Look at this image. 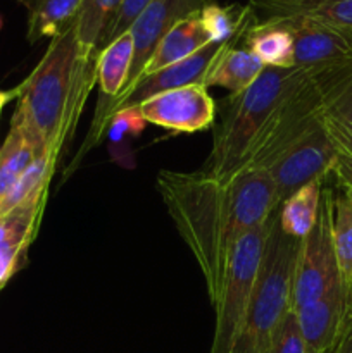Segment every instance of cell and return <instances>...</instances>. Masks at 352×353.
Instances as JSON below:
<instances>
[{"instance_id": "cell-1", "label": "cell", "mask_w": 352, "mask_h": 353, "mask_svg": "<svg viewBox=\"0 0 352 353\" xmlns=\"http://www.w3.org/2000/svg\"><path fill=\"white\" fill-rule=\"evenodd\" d=\"M155 185L176 231L195 257L214 305L237 241L280 209L275 183L264 169L244 168L228 179L206 171L164 169Z\"/></svg>"}, {"instance_id": "cell-2", "label": "cell", "mask_w": 352, "mask_h": 353, "mask_svg": "<svg viewBox=\"0 0 352 353\" xmlns=\"http://www.w3.org/2000/svg\"><path fill=\"white\" fill-rule=\"evenodd\" d=\"M95 81L97 55L79 43L75 23L69 24L16 86L17 107L10 124L21 128L41 152L59 155L75 134Z\"/></svg>"}, {"instance_id": "cell-3", "label": "cell", "mask_w": 352, "mask_h": 353, "mask_svg": "<svg viewBox=\"0 0 352 353\" xmlns=\"http://www.w3.org/2000/svg\"><path fill=\"white\" fill-rule=\"evenodd\" d=\"M309 71L297 68H266L240 93L221 102L219 121L214 123L213 150L202 171L228 179L247 165L259 133L276 107L307 78Z\"/></svg>"}, {"instance_id": "cell-4", "label": "cell", "mask_w": 352, "mask_h": 353, "mask_svg": "<svg viewBox=\"0 0 352 353\" xmlns=\"http://www.w3.org/2000/svg\"><path fill=\"white\" fill-rule=\"evenodd\" d=\"M278 210L269 228L254 295L231 353L271 352L280 324L292 307L293 271L300 240L283 233Z\"/></svg>"}, {"instance_id": "cell-5", "label": "cell", "mask_w": 352, "mask_h": 353, "mask_svg": "<svg viewBox=\"0 0 352 353\" xmlns=\"http://www.w3.org/2000/svg\"><path fill=\"white\" fill-rule=\"evenodd\" d=\"M273 216L262 226L244 234L231 252L223 288L213 305L216 310V324L209 353H231L254 295Z\"/></svg>"}, {"instance_id": "cell-6", "label": "cell", "mask_w": 352, "mask_h": 353, "mask_svg": "<svg viewBox=\"0 0 352 353\" xmlns=\"http://www.w3.org/2000/svg\"><path fill=\"white\" fill-rule=\"evenodd\" d=\"M214 3V0H150L148 6L140 12L128 31L133 38V62H131L130 78L123 92L113 102L99 103L97 117L92 124V131L88 133V141L97 143L104 137V130L109 121V114L117 103L123 102L140 79L145 64L150 59L161 38L179 21L190 16L200 14V10Z\"/></svg>"}, {"instance_id": "cell-7", "label": "cell", "mask_w": 352, "mask_h": 353, "mask_svg": "<svg viewBox=\"0 0 352 353\" xmlns=\"http://www.w3.org/2000/svg\"><path fill=\"white\" fill-rule=\"evenodd\" d=\"M321 119V95L309 72L307 78L271 114L259 133L245 168L266 169L285 148L299 140Z\"/></svg>"}, {"instance_id": "cell-8", "label": "cell", "mask_w": 352, "mask_h": 353, "mask_svg": "<svg viewBox=\"0 0 352 353\" xmlns=\"http://www.w3.org/2000/svg\"><path fill=\"white\" fill-rule=\"evenodd\" d=\"M338 268L331 234L330 188L323 186L321 207L313 230L300 240L292 285V309L314 302L338 285Z\"/></svg>"}, {"instance_id": "cell-9", "label": "cell", "mask_w": 352, "mask_h": 353, "mask_svg": "<svg viewBox=\"0 0 352 353\" xmlns=\"http://www.w3.org/2000/svg\"><path fill=\"white\" fill-rule=\"evenodd\" d=\"M337 164V148L328 137L324 119L314 124L264 169L275 183L282 205L292 193L316 179H326Z\"/></svg>"}, {"instance_id": "cell-10", "label": "cell", "mask_w": 352, "mask_h": 353, "mask_svg": "<svg viewBox=\"0 0 352 353\" xmlns=\"http://www.w3.org/2000/svg\"><path fill=\"white\" fill-rule=\"evenodd\" d=\"M138 107L147 123L175 133H197L216 123L217 105L204 83L155 93Z\"/></svg>"}, {"instance_id": "cell-11", "label": "cell", "mask_w": 352, "mask_h": 353, "mask_svg": "<svg viewBox=\"0 0 352 353\" xmlns=\"http://www.w3.org/2000/svg\"><path fill=\"white\" fill-rule=\"evenodd\" d=\"M293 38V65L309 72L323 71L352 59V30L328 26L304 17L276 19Z\"/></svg>"}, {"instance_id": "cell-12", "label": "cell", "mask_w": 352, "mask_h": 353, "mask_svg": "<svg viewBox=\"0 0 352 353\" xmlns=\"http://www.w3.org/2000/svg\"><path fill=\"white\" fill-rule=\"evenodd\" d=\"M228 41H224V43H207L206 47L197 50L190 57L140 79L138 85L133 88V92L119 105H116L110 110L109 117L114 112H117V110L124 109V107H138L145 99L155 95V93L179 88V86L195 85V83H204L207 74H209V69L213 65L214 59L219 55V52L223 50Z\"/></svg>"}, {"instance_id": "cell-13", "label": "cell", "mask_w": 352, "mask_h": 353, "mask_svg": "<svg viewBox=\"0 0 352 353\" xmlns=\"http://www.w3.org/2000/svg\"><path fill=\"white\" fill-rule=\"evenodd\" d=\"M297 323L307 353H331L345 319V299L340 283L314 302L295 309Z\"/></svg>"}, {"instance_id": "cell-14", "label": "cell", "mask_w": 352, "mask_h": 353, "mask_svg": "<svg viewBox=\"0 0 352 353\" xmlns=\"http://www.w3.org/2000/svg\"><path fill=\"white\" fill-rule=\"evenodd\" d=\"M254 19L245 24L244 30L237 37L231 38L224 45L223 50L219 52V55L214 59L213 65L209 69V74H207L206 81H204L207 88L221 86V88L230 90L231 93H240L247 90L261 76V72L264 71V64L244 45L245 31L254 23Z\"/></svg>"}, {"instance_id": "cell-15", "label": "cell", "mask_w": 352, "mask_h": 353, "mask_svg": "<svg viewBox=\"0 0 352 353\" xmlns=\"http://www.w3.org/2000/svg\"><path fill=\"white\" fill-rule=\"evenodd\" d=\"M248 6L257 19L304 17L352 30V0H251Z\"/></svg>"}, {"instance_id": "cell-16", "label": "cell", "mask_w": 352, "mask_h": 353, "mask_svg": "<svg viewBox=\"0 0 352 353\" xmlns=\"http://www.w3.org/2000/svg\"><path fill=\"white\" fill-rule=\"evenodd\" d=\"M331 234L338 279L345 299V317L352 314V196L344 186L330 188Z\"/></svg>"}, {"instance_id": "cell-17", "label": "cell", "mask_w": 352, "mask_h": 353, "mask_svg": "<svg viewBox=\"0 0 352 353\" xmlns=\"http://www.w3.org/2000/svg\"><path fill=\"white\" fill-rule=\"evenodd\" d=\"M207 43H211V41L209 38H207L206 31H204L202 24H200L199 14L179 21V23H176L175 26L161 38V41L157 43L155 50L152 52L150 59H148L147 64H145L140 79L147 78V76L154 74V72L161 71V69L169 68V65L190 57V55L195 54L197 50L206 47ZM140 79H138V81H140ZM117 105H119V103H117Z\"/></svg>"}, {"instance_id": "cell-18", "label": "cell", "mask_w": 352, "mask_h": 353, "mask_svg": "<svg viewBox=\"0 0 352 353\" xmlns=\"http://www.w3.org/2000/svg\"><path fill=\"white\" fill-rule=\"evenodd\" d=\"M244 45L264 68H293V38L276 19L255 17L245 31Z\"/></svg>"}, {"instance_id": "cell-19", "label": "cell", "mask_w": 352, "mask_h": 353, "mask_svg": "<svg viewBox=\"0 0 352 353\" xmlns=\"http://www.w3.org/2000/svg\"><path fill=\"white\" fill-rule=\"evenodd\" d=\"M133 50V38L126 31L97 54V83L102 93L100 100L113 102L123 92L130 78Z\"/></svg>"}, {"instance_id": "cell-20", "label": "cell", "mask_w": 352, "mask_h": 353, "mask_svg": "<svg viewBox=\"0 0 352 353\" xmlns=\"http://www.w3.org/2000/svg\"><path fill=\"white\" fill-rule=\"evenodd\" d=\"M311 74L321 95L324 116L352 130V59Z\"/></svg>"}, {"instance_id": "cell-21", "label": "cell", "mask_w": 352, "mask_h": 353, "mask_svg": "<svg viewBox=\"0 0 352 353\" xmlns=\"http://www.w3.org/2000/svg\"><path fill=\"white\" fill-rule=\"evenodd\" d=\"M28 10V40L55 38L75 23L86 0H19Z\"/></svg>"}, {"instance_id": "cell-22", "label": "cell", "mask_w": 352, "mask_h": 353, "mask_svg": "<svg viewBox=\"0 0 352 353\" xmlns=\"http://www.w3.org/2000/svg\"><path fill=\"white\" fill-rule=\"evenodd\" d=\"M326 179L307 183L280 205L278 221L283 233L302 240L313 230L317 221V214H320L321 195H323V186Z\"/></svg>"}, {"instance_id": "cell-23", "label": "cell", "mask_w": 352, "mask_h": 353, "mask_svg": "<svg viewBox=\"0 0 352 353\" xmlns=\"http://www.w3.org/2000/svg\"><path fill=\"white\" fill-rule=\"evenodd\" d=\"M57 157V154L43 152L31 162L30 168L19 176V179L14 183L12 188L7 192V195L0 202V217L9 214L10 210L17 209V207L24 205V203L47 196L48 181H50L52 172H54Z\"/></svg>"}, {"instance_id": "cell-24", "label": "cell", "mask_w": 352, "mask_h": 353, "mask_svg": "<svg viewBox=\"0 0 352 353\" xmlns=\"http://www.w3.org/2000/svg\"><path fill=\"white\" fill-rule=\"evenodd\" d=\"M40 154L43 152L24 131L10 124L9 134L0 147V202Z\"/></svg>"}, {"instance_id": "cell-25", "label": "cell", "mask_w": 352, "mask_h": 353, "mask_svg": "<svg viewBox=\"0 0 352 353\" xmlns=\"http://www.w3.org/2000/svg\"><path fill=\"white\" fill-rule=\"evenodd\" d=\"M147 121L141 116L140 107H124L109 117L104 133H107L110 157L119 165L131 168L133 154L130 143L144 133Z\"/></svg>"}, {"instance_id": "cell-26", "label": "cell", "mask_w": 352, "mask_h": 353, "mask_svg": "<svg viewBox=\"0 0 352 353\" xmlns=\"http://www.w3.org/2000/svg\"><path fill=\"white\" fill-rule=\"evenodd\" d=\"M199 19L211 43H224L237 37L245 24L254 19V12L251 6L221 7L214 2L200 10Z\"/></svg>"}, {"instance_id": "cell-27", "label": "cell", "mask_w": 352, "mask_h": 353, "mask_svg": "<svg viewBox=\"0 0 352 353\" xmlns=\"http://www.w3.org/2000/svg\"><path fill=\"white\" fill-rule=\"evenodd\" d=\"M124 0H86L75 19L76 34L83 47L97 55L100 38Z\"/></svg>"}, {"instance_id": "cell-28", "label": "cell", "mask_w": 352, "mask_h": 353, "mask_svg": "<svg viewBox=\"0 0 352 353\" xmlns=\"http://www.w3.org/2000/svg\"><path fill=\"white\" fill-rule=\"evenodd\" d=\"M148 2H150V0H124V2L121 3L117 12L114 14L113 21H110L109 26H107L104 37L100 38L99 47H97V54H99L107 43H110V41L116 40L117 37L126 33L131 28V24L135 23V19L140 16L141 10L148 6Z\"/></svg>"}, {"instance_id": "cell-29", "label": "cell", "mask_w": 352, "mask_h": 353, "mask_svg": "<svg viewBox=\"0 0 352 353\" xmlns=\"http://www.w3.org/2000/svg\"><path fill=\"white\" fill-rule=\"evenodd\" d=\"M269 353H307L299 323H297L295 310L292 307H290L289 312L283 317L282 324H280L278 333H276Z\"/></svg>"}, {"instance_id": "cell-30", "label": "cell", "mask_w": 352, "mask_h": 353, "mask_svg": "<svg viewBox=\"0 0 352 353\" xmlns=\"http://www.w3.org/2000/svg\"><path fill=\"white\" fill-rule=\"evenodd\" d=\"M323 119L328 137L331 138L335 148H337V162L349 174H352V130L345 126V124L324 116V114Z\"/></svg>"}, {"instance_id": "cell-31", "label": "cell", "mask_w": 352, "mask_h": 353, "mask_svg": "<svg viewBox=\"0 0 352 353\" xmlns=\"http://www.w3.org/2000/svg\"><path fill=\"white\" fill-rule=\"evenodd\" d=\"M28 247H30L28 243L0 241V288L21 268V262L26 257Z\"/></svg>"}, {"instance_id": "cell-32", "label": "cell", "mask_w": 352, "mask_h": 353, "mask_svg": "<svg viewBox=\"0 0 352 353\" xmlns=\"http://www.w3.org/2000/svg\"><path fill=\"white\" fill-rule=\"evenodd\" d=\"M331 353H352V314H349L344 319L340 336H338Z\"/></svg>"}, {"instance_id": "cell-33", "label": "cell", "mask_w": 352, "mask_h": 353, "mask_svg": "<svg viewBox=\"0 0 352 353\" xmlns=\"http://www.w3.org/2000/svg\"><path fill=\"white\" fill-rule=\"evenodd\" d=\"M330 176H333L335 179H337V183L340 186H344L345 190H347L349 192V195L352 196V174H349L347 171H345L344 168H342L340 164H335V168H333V171H331V174Z\"/></svg>"}, {"instance_id": "cell-34", "label": "cell", "mask_w": 352, "mask_h": 353, "mask_svg": "<svg viewBox=\"0 0 352 353\" xmlns=\"http://www.w3.org/2000/svg\"><path fill=\"white\" fill-rule=\"evenodd\" d=\"M12 99H17V88L6 90V92H3V90H0V110H2V107Z\"/></svg>"}, {"instance_id": "cell-35", "label": "cell", "mask_w": 352, "mask_h": 353, "mask_svg": "<svg viewBox=\"0 0 352 353\" xmlns=\"http://www.w3.org/2000/svg\"><path fill=\"white\" fill-rule=\"evenodd\" d=\"M0 28H2V19H0Z\"/></svg>"}]
</instances>
